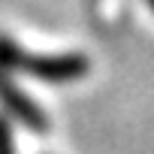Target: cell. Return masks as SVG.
<instances>
[{
  "label": "cell",
  "mask_w": 154,
  "mask_h": 154,
  "mask_svg": "<svg viewBox=\"0 0 154 154\" xmlns=\"http://www.w3.org/2000/svg\"><path fill=\"white\" fill-rule=\"evenodd\" d=\"M145 3H148V6H151V9H154V0H145Z\"/></svg>",
  "instance_id": "cell-4"
},
{
  "label": "cell",
  "mask_w": 154,
  "mask_h": 154,
  "mask_svg": "<svg viewBox=\"0 0 154 154\" xmlns=\"http://www.w3.org/2000/svg\"><path fill=\"white\" fill-rule=\"evenodd\" d=\"M0 103H3V109L9 112L12 121L24 124L27 130H36V133L48 130V115L9 82V72H3V69H0Z\"/></svg>",
  "instance_id": "cell-2"
},
{
  "label": "cell",
  "mask_w": 154,
  "mask_h": 154,
  "mask_svg": "<svg viewBox=\"0 0 154 154\" xmlns=\"http://www.w3.org/2000/svg\"><path fill=\"white\" fill-rule=\"evenodd\" d=\"M0 69L3 72H24L33 75L39 82H75L88 75L91 60L79 51H66V54H30L27 48H21L15 39L0 36Z\"/></svg>",
  "instance_id": "cell-1"
},
{
  "label": "cell",
  "mask_w": 154,
  "mask_h": 154,
  "mask_svg": "<svg viewBox=\"0 0 154 154\" xmlns=\"http://www.w3.org/2000/svg\"><path fill=\"white\" fill-rule=\"evenodd\" d=\"M0 154H15V145H12V127L6 118H0Z\"/></svg>",
  "instance_id": "cell-3"
}]
</instances>
